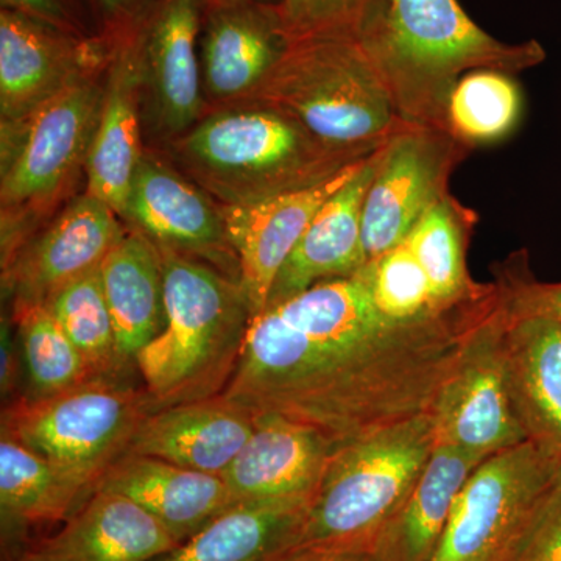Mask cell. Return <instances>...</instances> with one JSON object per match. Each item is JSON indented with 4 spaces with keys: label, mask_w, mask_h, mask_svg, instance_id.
Listing matches in <instances>:
<instances>
[{
    "label": "cell",
    "mask_w": 561,
    "mask_h": 561,
    "mask_svg": "<svg viewBox=\"0 0 561 561\" xmlns=\"http://www.w3.org/2000/svg\"><path fill=\"white\" fill-rule=\"evenodd\" d=\"M354 38L401 122L442 130L449 95L465 73L494 69L515 76L546 60L538 41L502 43L459 0H370Z\"/></svg>",
    "instance_id": "cell-2"
},
{
    "label": "cell",
    "mask_w": 561,
    "mask_h": 561,
    "mask_svg": "<svg viewBox=\"0 0 561 561\" xmlns=\"http://www.w3.org/2000/svg\"><path fill=\"white\" fill-rule=\"evenodd\" d=\"M13 323L27 370L25 397H50L98 378L46 306H13Z\"/></svg>",
    "instance_id": "cell-32"
},
{
    "label": "cell",
    "mask_w": 561,
    "mask_h": 561,
    "mask_svg": "<svg viewBox=\"0 0 561 561\" xmlns=\"http://www.w3.org/2000/svg\"><path fill=\"white\" fill-rule=\"evenodd\" d=\"M265 561H382L373 548L364 545H290Z\"/></svg>",
    "instance_id": "cell-39"
},
{
    "label": "cell",
    "mask_w": 561,
    "mask_h": 561,
    "mask_svg": "<svg viewBox=\"0 0 561 561\" xmlns=\"http://www.w3.org/2000/svg\"><path fill=\"white\" fill-rule=\"evenodd\" d=\"M501 313L502 356L513 408L527 440L561 459V323L515 316L502 302Z\"/></svg>",
    "instance_id": "cell-22"
},
{
    "label": "cell",
    "mask_w": 561,
    "mask_h": 561,
    "mask_svg": "<svg viewBox=\"0 0 561 561\" xmlns=\"http://www.w3.org/2000/svg\"><path fill=\"white\" fill-rule=\"evenodd\" d=\"M95 36L116 43L136 27L151 0H81Z\"/></svg>",
    "instance_id": "cell-38"
},
{
    "label": "cell",
    "mask_w": 561,
    "mask_h": 561,
    "mask_svg": "<svg viewBox=\"0 0 561 561\" xmlns=\"http://www.w3.org/2000/svg\"><path fill=\"white\" fill-rule=\"evenodd\" d=\"M224 2L262 3V5H278L280 0H224Z\"/></svg>",
    "instance_id": "cell-41"
},
{
    "label": "cell",
    "mask_w": 561,
    "mask_h": 561,
    "mask_svg": "<svg viewBox=\"0 0 561 561\" xmlns=\"http://www.w3.org/2000/svg\"><path fill=\"white\" fill-rule=\"evenodd\" d=\"M179 545L136 502L95 489L57 530L28 542L16 561H154Z\"/></svg>",
    "instance_id": "cell-18"
},
{
    "label": "cell",
    "mask_w": 561,
    "mask_h": 561,
    "mask_svg": "<svg viewBox=\"0 0 561 561\" xmlns=\"http://www.w3.org/2000/svg\"><path fill=\"white\" fill-rule=\"evenodd\" d=\"M98 489L136 502L179 542L236 504L221 476L138 454H124L114 461Z\"/></svg>",
    "instance_id": "cell-25"
},
{
    "label": "cell",
    "mask_w": 561,
    "mask_h": 561,
    "mask_svg": "<svg viewBox=\"0 0 561 561\" xmlns=\"http://www.w3.org/2000/svg\"><path fill=\"white\" fill-rule=\"evenodd\" d=\"M105 76L106 69L90 73L25 119L2 124V262L39 230L87 165Z\"/></svg>",
    "instance_id": "cell-6"
},
{
    "label": "cell",
    "mask_w": 561,
    "mask_h": 561,
    "mask_svg": "<svg viewBox=\"0 0 561 561\" xmlns=\"http://www.w3.org/2000/svg\"><path fill=\"white\" fill-rule=\"evenodd\" d=\"M470 151L448 131L420 125L402 124L387 139L362 213L367 262L405 241L416 221L449 194L453 172Z\"/></svg>",
    "instance_id": "cell-11"
},
{
    "label": "cell",
    "mask_w": 561,
    "mask_h": 561,
    "mask_svg": "<svg viewBox=\"0 0 561 561\" xmlns=\"http://www.w3.org/2000/svg\"><path fill=\"white\" fill-rule=\"evenodd\" d=\"M522 110V92L511 73L471 70L449 95L446 131L470 149L497 142L515 130Z\"/></svg>",
    "instance_id": "cell-31"
},
{
    "label": "cell",
    "mask_w": 561,
    "mask_h": 561,
    "mask_svg": "<svg viewBox=\"0 0 561 561\" xmlns=\"http://www.w3.org/2000/svg\"><path fill=\"white\" fill-rule=\"evenodd\" d=\"M124 221L154 245L208 262L241 280L219 203L169 158L146 150L133 180Z\"/></svg>",
    "instance_id": "cell-13"
},
{
    "label": "cell",
    "mask_w": 561,
    "mask_h": 561,
    "mask_svg": "<svg viewBox=\"0 0 561 561\" xmlns=\"http://www.w3.org/2000/svg\"><path fill=\"white\" fill-rule=\"evenodd\" d=\"M370 0H280V24L290 43L312 38H354Z\"/></svg>",
    "instance_id": "cell-34"
},
{
    "label": "cell",
    "mask_w": 561,
    "mask_h": 561,
    "mask_svg": "<svg viewBox=\"0 0 561 561\" xmlns=\"http://www.w3.org/2000/svg\"><path fill=\"white\" fill-rule=\"evenodd\" d=\"M502 561H561V467L531 505Z\"/></svg>",
    "instance_id": "cell-35"
},
{
    "label": "cell",
    "mask_w": 561,
    "mask_h": 561,
    "mask_svg": "<svg viewBox=\"0 0 561 561\" xmlns=\"http://www.w3.org/2000/svg\"><path fill=\"white\" fill-rule=\"evenodd\" d=\"M101 278L122 359L133 370L140 351L161 334L168 319L160 249L128 227L102 261Z\"/></svg>",
    "instance_id": "cell-26"
},
{
    "label": "cell",
    "mask_w": 561,
    "mask_h": 561,
    "mask_svg": "<svg viewBox=\"0 0 561 561\" xmlns=\"http://www.w3.org/2000/svg\"><path fill=\"white\" fill-rule=\"evenodd\" d=\"M257 416L224 394L147 413L127 453L224 474L249 442Z\"/></svg>",
    "instance_id": "cell-20"
},
{
    "label": "cell",
    "mask_w": 561,
    "mask_h": 561,
    "mask_svg": "<svg viewBox=\"0 0 561 561\" xmlns=\"http://www.w3.org/2000/svg\"><path fill=\"white\" fill-rule=\"evenodd\" d=\"M208 0H151L130 32L140 81L142 124L168 147L208 113L201 35Z\"/></svg>",
    "instance_id": "cell-10"
},
{
    "label": "cell",
    "mask_w": 561,
    "mask_h": 561,
    "mask_svg": "<svg viewBox=\"0 0 561 561\" xmlns=\"http://www.w3.org/2000/svg\"><path fill=\"white\" fill-rule=\"evenodd\" d=\"M256 427L221 478L232 500H308L323 478L335 445L312 427L256 415Z\"/></svg>",
    "instance_id": "cell-19"
},
{
    "label": "cell",
    "mask_w": 561,
    "mask_h": 561,
    "mask_svg": "<svg viewBox=\"0 0 561 561\" xmlns=\"http://www.w3.org/2000/svg\"><path fill=\"white\" fill-rule=\"evenodd\" d=\"M474 224V213L448 194L416 221L405 238L442 311L474 305L496 289V284L478 283L468 272L467 251Z\"/></svg>",
    "instance_id": "cell-29"
},
{
    "label": "cell",
    "mask_w": 561,
    "mask_h": 561,
    "mask_svg": "<svg viewBox=\"0 0 561 561\" xmlns=\"http://www.w3.org/2000/svg\"><path fill=\"white\" fill-rule=\"evenodd\" d=\"M289 46L276 5L208 0L201 35L208 111L250 101Z\"/></svg>",
    "instance_id": "cell-16"
},
{
    "label": "cell",
    "mask_w": 561,
    "mask_h": 561,
    "mask_svg": "<svg viewBox=\"0 0 561 561\" xmlns=\"http://www.w3.org/2000/svg\"><path fill=\"white\" fill-rule=\"evenodd\" d=\"M16 342L13 341L10 327L2 321V351H0V386L2 397L11 398L18 390L21 371V356Z\"/></svg>",
    "instance_id": "cell-40"
},
{
    "label": "cell",
    "mask_w": 561,
    "mask_h": 561,
    "mask_svg": "<svg viewBox=\"0 0 561 561\" xmlns=\"http://www.w3.org/2000/svg\"><path fill=\"white\" fill-rule=\"evenodd\" d=\"M140 81L130 33L113 43L105 101L87 165V191L124 220L133 180L144 153Z\"/></svg>",
    "instance_id": "cell-23"
},
{
    "label": "cell",
    "mask_w": 561,
    "mask_h": 561,
    "mask_svg": "<svg viewBox=\"0 0 561 561\" xmlns=\"http://www.w3.org/2000/svg\"><path fill=\"white\" fill-rule=\"evenodd\" d=\"M560 467L529 440L483 460L457 494L431 561H502Z\"/></svg>",
    "instance_id": "cell-9"
},
{
    "label": "cell",
    "mask_w": 561,
    "mask_h": 561,
    "mask_svg": "<svg viewBox=\"0 0 561 561\" xmlns=\"http://www.w3.org/2000/svg\"><path fill=\"white\" fill-rule=\"evenodd\" d=\"M247 102L286 111L317 138L370 154L404 122L356 38L295 41Z\"/></svg>",
    "instance_id": "cell-5"
},
{
    "label": "cell",
    "mask_w": 561,
    "mask_h": 561,
    "mask_svg": "<svg viewBox=\"0 0 561 561\" xmlns=\"http://www.w3.org/2000/svg\"><path fill=\"white\" fill-rule=\"evenodd\" d=\"M435 448L431 413L339 445L294 545H364L409 496Z\"/></svg>",
    "instance_id": "cell-7"
},
{
    "label": "cell",
    "mask_w": 561,
    "mask_h": 561,
    "mask_svg": "<svg viewBox=\"0 0 561 561\" xmlns=\"http://www.w3.org/2000/svg\"><path fill=\"white\" fill-rule=\"evenodd\" d=\"M113 44L77 38L0 9V122L31 116L77 81L108 66Z\"/></svg>",
    "instance_id": "cell-15"
},
{
    "label": "cell",
    "mask_w": 561,
    "mask_h": 561,
    "mask_svg": "<svg viewBox=\"0 0 561 561\" xmlns=\"http://www.w3.org/2000/svg\"><path fill=\"white\" fill-rule=\"evenodd\" d=\"M362 271L376 305L393 319L423 320L453 312L438 308L430 280L405 241L367 262Z\"/></svg>",
    "instance_id": "cell-33"
},
{
    "label": "cell",
    "mask_w": 561,
    "mask_h": 561,
    "mask_svg": "<svg viewBox=\"0 0 561 561\" xmlns=\"http://www.w3.org/2000/svg\"><path fill=\"white\" fill-rule=\"evenodd\" d=\"M94 489L33 453L9 434L0 438L2 561H16L35 531L60 526Z\"/></svg>",
    "instance_id": "cell-24"
},
{
    "label": "cell",
    "mask_w": 561,
    "mask_h": 561,
    "mask_svg": "<svg viewBox=\"0 0 561 561\" xmlns=\"http://www.w3.org/2000/svg\"><path fill=\"white\" fill-rule=\"evenodd\" d=\"M44 306L61 324L98 378L128 379L127 373L131 368L125 365L117 346L101 267L70 280Z\"/></svg>",
    "instance_id": "cell-30"
},
{
    "label": "cell",
    "mask_w": 561,
    "mask_h": 561,
    "mask_svg": "<svg viewBox=\"0 0 561 561\" xmlns=\"http://www.w3.org/2000/svg\"><path fill=\"white\" fill-rule=\"evenodd\" d=\"M482 461L445 445H435L426 468L400 511L373 540L382 561H431L457 494Z\"/></svg>",
    "instance_id": "cell-27"
},
{
    "label": "cell",
    "mask_w": 561,
    "mask_h": 561,
    "mask_svg": "<svg viewBox=\"0 0 561 561\" xmlns=\"http://www.w3.org/2000/svg\"><path fill=\"white\" fill-rule=\"evenodd\" d=\"M0 7L77 38L95 36L81 0H0Z\"/></svg>",
    "instance_id": "cell-37"
},
{
    "label": "cell",
    "mask_w": 561,
    "mask_h": 561,
    "mask_svg": "<svg viewBox=\"0 0 561 561\" xmlns=\"http://www.w3.org/2000/svg\"><path fill=\"white\" fill-rule=\"evenodd\" d=\"M379 154L381 147L365 158L353 176L321 206L276 276L267 306L301 294L321 280L356 275L367 264L362 213Z\"/></svg>",
    "instance_id": "cell-21"
},
{
    "label": "cell",
    "mask_w": 561,
    "mask_h": 561,
    "mask_svg": "<svg viewBox=\"0 0 561 561\" xmlns=\"http://www.w3.org/2000/svg\"><path fill=\"white\" fill-rule=\"evenodd\" d=\"M165 149L219 205L308 190L371 154L330 146L286 111L260 102L209 110Z\"/></svg>",
    "instance_id": "cell-3"
},
{
    "label": "cell",
    "mask_w": 561,
    "mask_h": 561,
    "mask_svg": "<svg viewBox=\"0 0 561 561\" xmlns=\"http://www.w3.org/2000/svg\"><path fill=\"white\" fill-rule=\"evenodd\" d=\"M158 249L168 319L136 357L150 412L224 394L253 319L241 280L197 257Z\"/></svg>",
    "instance_id": "cell-4"
},
{
    "label": "cell",
    "mask_w": 561,
    "mask_h": 561,
    "mask_svg": "<svg viewBox=\"0 0 561 561\" xmlns=\"http://www.w3.org/2000/svg\"><path fill=\"white\" fill-rule=\"evenodd\" d=\"M497 305L496 286L445 316L398 320L376 305L364 271L321 280L251 319L224 397L345 445L431 413L468 339Z\"/></svg>",
    "instance_id": "cell-1"
},
{
    "label": "cell",
    "mask_w": 561,
    "mask_h": 561,
    "mask_svg": "<svg viewBox=\"0 0 561 561\" xmlns=\"http://www.w3.org/2000/svg\"><path fill=\"white\" fill-rule=\"evenodd\" d=\"M147 413L144 387L95 378L50 397L11 400L2 432L95 490Z\"/></svg>",
    "instance_id": "cell-8"
},
{
    "label": "cell",
    "mask_w": 561,
    "mask_h": 561,
    "mask_svg": "<svg viewBox=\"0 0 561 561\" xmlns=\"http://www.w3.org/2000/svg\"><path fill=\"white\" fill-rule=\"evenodd\" d=\"M494 283L505 311L546 317L561 323V283H541L535 278L523 254L505 262Z\"/></svg>",
    "instance_id": "cell-36"
},
{
    "label": "cell",
    "mask_w": 561,
    "mask_h": 561,
    "mask_svg": "<svg viewBox=\"0 0 561 561\" xmlns=\"http://www.w3.org/2000/svg\"><path fill=\"white\" fill-rule=\"evenodd\" d=\"M500 305L472 332L432 408L435 445L483 461L527 442L513 408L501 345Z\"/></svg>",
    "instance_id": "cell-12"
},
{
    "label": "cell",
    "mask_w": 561,
    "mask_h": 561,
    "mask_svg": "<svg viewBox=\"0 0 561 561\" xmlns=\"http://www.w3.org/2000/svg\"><path fill=\"white\" fill-rule=\"evenodd\" d=\"M127 230L106 203L83 192L2 262L3 290L13 306L46 305L70 280L101 267Z\"/></svg>",
    "instance_id": "cell-14"
},
{
    "label": "cell",
    "mask_w": 561,
    "mask_h": 561,
    "mask_svg": "<svg viewBox=\"0 0 561 561\" xmlns=\"http://www.w3.org/2000/svg\"><path fill=\"white\" fill-rule=\"evenodd\" d=\"M309 501L236 502L154 561H265L297 540Z\"/></svg>",
    "instance_id": "cell-28"
},
{
    "label": "cell",
    "mask_w": 561,
    "mask_h": 561,
    "mask_svg": "<svg viewBox=\"0 0 561 561\" xmlns=\"http://www.w3.org/2000/svg\"><path fill=\"white\" fill-rule=\"evenodd\" d=\"M364 160L308 190L286 192L247 205H219L228 241L238 257L241 286L251 316L267 308L273 284L284 262L321 206L341 190Z\"/></svg>",
    "instance_id": "cell-17"
}]
</instances>
